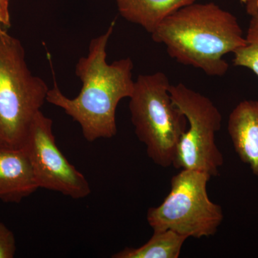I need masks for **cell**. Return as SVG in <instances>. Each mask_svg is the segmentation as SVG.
<instances>
[{
  "label": "cell",
  "instance_id": "10",
  "mask_svg": "<svg viewBox=\"0 0 258 258\" xmlns=\"http://www.w3.org/2000/svg\"><path fill=\"white\" fill-rule=\"evenodd\" d=\"M198 0H116L119 14L152 34L168 16Z\"/></svg>",
  "mask_w": 258,
  "mask_h": 258
},
{
  "label": "cell",
  "instance_id": "3",
  "mask_svg": "<svg viewBox=\"0 0 258 258\" xmlns=\"http://www.w3.org/2000/svg\"><path fill=\"white\" fill-rule=\"evenodd\" d=\"M49 90L29 69L21 42L0 27V144L23 147Z\"/></svg>",
  "mask_w": 258,
  "mask_h": 258
},
{
  "label": "cell",
  "instance_id": "9",
  "mask_svg": "<svg viewBox=\"0 0 258 258\" xmlns=\"http://www.w3.org/2000/svg\"><path fill=\"white\" fill-rule=\"evenodd\" d=\"M227 130L239 157L258 176V101L240 102L229 116Z\"/></svg>",
  "mask_w": 258,
  "mask_h": 258
},
{
  "label": "cell",
  "instance_id": "7",
  "mask_svg": "<svg viewBox=\"0 0 258 258\" xmlns=\"http://www.w3.org/2000/svg\"><path fill=\"white\" fill-rule=\"evenodd\" d=\"M52 124V119L39 112L23 145L39 187L76 200L87 198L91 192L89 183L59 149Z\"/></svg>",
  "mask_w": 258,
  "mask_h": 258
},
{
  "label": "cell",
  "instance_id": "13",
  "mask_svg": "<svg viewBox=\"0 0 258 258\" xmlns=\"http://www.w3.org/2000/svg\"><path fill=\"white\" fill-rule=\"evenodd\" d=\"M17 251L16 239L13 232L0 222V258H13Z\"/></svg>",
  "mask_w": 258,
  "mask_h": 258
},
{
  "label": "cell",
  "instance_id": "2",
  "mask_svg": "<svg viewBox=\"0 0 258 258\" xmlns=\"http://www.w3.org/2000/svg\"><path fill=\"white\" fill-rule=\"evenodd\" d=\"M179 63L222 77L229 69L224 56L245 44L237 18L214 3L186 5L164 19L152 32Z\"/></svg>",
  "mask_w": 258,
  "mask_h": 258
},
{
  "label": "cell",
  "instance_id": "1",
  "mask_svg": "<svg viewBox=\"0 0 258 258\" xmlns=\"http://www.w3.org/2000/svg\"><path fill=\"white\" fill-rule=\"evenodd\" d=\"M114 25L111 23L105 33L93 38L88 55L78 61L76 74L83 83L79 94L68 98L55 81L47 93V101L63 109L79 123L83 137L89 142L115 136L117 106L123 98H130L134 91L132 59H120L111 64L106 62V47Z\"/></svg>",
  "mask_w": 258,
  "mask_h": 258
},
{
  "label": "cell",
  "instance_id": "11",
  "mask_svg": "<svg viewBox=\"0 0 258 258\" xmlns=\"http://www.w3.org/2000/svg\"><path fill=\"white\" fill-rule=\"evenodd\" d=\"M186 236L172 230H154L147 243L137 248L125 247L111 256L113 258H178Z\"/></svg>",
  "mask_w": 258,
  "mask_h": 258
},
{
  "label": "cell",
  "instance_id": "8",
  "mask_svg": "<svg viewBox=\"0 0 258 258\" xmlns=\"http://www.w3.org/2000/svg\"><path fill=\"white\" fill-rule=\"evenodd\" d=\"M39 188L25 149L0 144V201L21 203Z\"/></svg>",
  "mask_w": 258,
  "mask_h": 258
},
{
  "label": "cell",
  "instance_id": "15",
  "mask_svg": "<svg viewBox=\"0 0 258 258\" xmlns=\"http://www.w3.org/2000/svg\"><path fill=\"white\" fill-rule=\"evenodd\" d=\"M246 11L249 15L258 13V0H245Z\"/></svg>",
  "mask_w": 258,
  "mask_h": 258
},
{
  "label": "cell",
  "instance_id": "12",
  "mask_svg": "<svg viewBox=\"0 0 258 258\" xmlns=\"http://www.w3.org/2000/svg\"><path fill=\"white\" fill-rule=\"evenodd\" d=\"M233 53L234 66L247 68L258 77V13L251 15L245 44Z\"/></svg>",
  "mask_w": 258,
  "mask_h": 258
},
{
  "label": "cell",
  "instance_id": "6",
  "mask_svg": "<svg viewBox=\"0 0 258 258\" xmlns=\"http://www.w3.org/2000/svg\"><path fill=\"white\" fill-rule=\"evenodd\" d=\"M171 100L184 115L189 128L179 139L173 166L219 176L224 158L215 143L221 128L222 115L213 102L183 83L171 85Z\"/></svg>",
  "mask_w": 258,
  "mask_h": 258
},
{
  "label": "cell",
  "instance_id": "14",
  "mask_svg": "<svg viewBox=\"0 0 258 258\" xmlns=\"http://www.w3.org/2000/svg\"><path fill=\"white\" fill-rule=\"evenodd\" d=\"M10 0H0V27L8 30L10 27Z\"/></svg>",
  "mask_w": 258,
  "mask_h": 258
},
{
  "label": "cell",
  "instance_id": "4",
  "mask_svg": "<svg viewBox=\"0 0 258 258\" xmlns=\"http://www.w3.org/2000/svg\"><path fill=\"white\" fill-rule=\"evenodd\" d=\"M167 76L162 72L140 75L134 83L129 111L135 133L157 165L174 164L176 148L187 120L171 100Z\"/></svg>",
  "mask_w": 258,
  "mask_h": 258
},
{
  "label": "cell",
  "instance_id": "5",
  "mask_svg": "<svg viewBox=\"0 0 258 258\" xmlns=\"http://www.w3.org/2000/svg\"><path fill=\"white\" fill-rule=\"evenodd\" d=\"M211 176L203 171L181 169L171 180V189L163 203L148 210V223L153 230H172L194 238L216 233L223 220L220 205L208 196Z\"/></svg>",
  "mask_w": 258,
  "mask_h": 258
}]
</instances>
